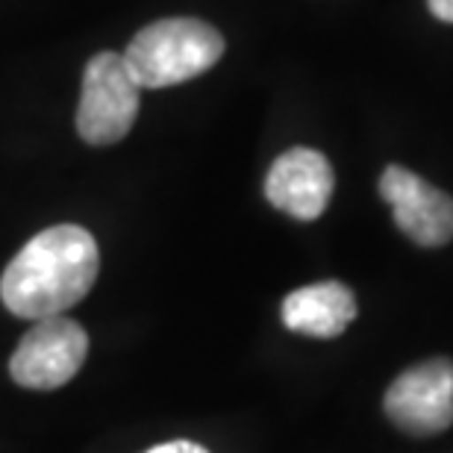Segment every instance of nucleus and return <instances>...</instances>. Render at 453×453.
Listing matches in <instances>:
<instances>
[{"label": "nucleus", "instance_id": "1", "mask_svg": "<svg viewBox=\"0 0 453 453\" xmlns=\"http://www.w3.org/2000/svg\"><path fill=\"white\" fill-rule=\"evenodd\" d=\"M97 268L95 235L77 224H59L18 250L0 280V297L18 319H57L92 292Z\"/></svg>", "mask_w": 453, "mask_h": 453}, {"label": "nucleus", "instance_id": "2", "mask_svg": "<svg viewBox=\"0 0 453 453\" xmlns=\"http://www.w3.org/2000/svg\"><path fill=\"white\" fill-rule=\"evenodd\" d=\"M224 57V35L197 18H165L133 35L124 62L142 88H168L201 77Z\"/></svg>", "mask_w": 453, "mask_h": 453}, {"label": "nucleus", "instance_id": "3", "mask_svg": "<svg viewBox=\"0 0 453 453\" xmlns=\"http://www.w3.org/2000/svg\"><path fill=\"white\" fill-rule=\"evenodd\" d=\"M142 86L135 83L124 53L104 50L88 59L83 95L77 106V130L88 144H115L133 130L142 106Z\"/></svg>", "mask_w": 453, "mask_h": 453}, {"label": "nucleus", "instance_id": "4", "mask_svg": "<svg viewBox=\"0 0 453 453\" xmlns=\"http://www.w3.org/2000/svg\"><path fill=\"white\" fill-rule=\"evenodd\" d=\"M88 357V336L77 321L57 319L35 321L9 359V374L18 386L50 392L77 377Z\"/></svg>", "mask_w": 453, "mask_h": 453}, {"label": "nucleus", "instance_id": "5", "mask_svg": "<svg viewBox=\"0 0 453 453\" xmlns=\"http://www.w3.org/2000/svg\"><path fill=\"white\" fill-rule=\"evenodd\" d=\"M383 410L412 436H436L453 424V362L427 359L388 386Z\"/></svg>", "mask_w": 453, "mask_h": 453}, {"label": "nucleus", "instance_id": "6", "mask_svg": "<svg viewBox=\"0 0 453 453\" xmlns=\"http://www.w3.org/2000/svg\"><path fill=\"white\" fill-rule=\"evenodd\" d=\"M380 195L392 206L395 224L421 248H441L453 239V197L410 168L388 165L380 177Z\"/></svg>", "mask_w": 453, "mask_h": 453}, {"label": "nucleus", "instance_id": "7", "mask_svg": "<svg viewBox=\"0 0 453 453\" xmlns=\"http://www.w3.org/2000/svg\"><path fill=\"white\" fill-rule=\"evenodd\" d=\"M333 186V165L312 148H292L274 159L265 177V197L280 212L297 221H315L327 210Z\"/></svg>", "mask_w": 453, "mask_h": 453}, {"label": "nucleus", "instance_id": "8", "mask_svg": "<svg viewBox=\"0 0 453 453\" xmlns=\"http://www.w3.org/2000/svg\"><path fill=\"white\" fill-rule=\"evenodd\" d=\"M353 319H357V297L336 280L301 286L283 301L286 327L312 339H336L350 327Z\"/></svg>", "mask_w": 453, "mask_h": 453}, {"label": "nucleus", "instance_id": "9", "mask_svg": "<svg viewBox=\"0 0 453 453\" xmlns=\"http://www.w3.org/2000/svg\"><path fill=\"white\" fill-rule=\"evenodd\" d=\"M144 453H210V450L201 448V445H195V441L180 439V441H165V445H157V448H150V450H144Z\"/></svg>", "mask_w": 453, "mask_h": 453}, {"label": "nucleus", "instance_id": "10", "mask_svg": "<svg viewBox=\"0 0 453 453\" xmlns=\"http://www.w3.org/2000/svg\"><path fill=\"white\" fill-rule=\"evenodd\" d=\"M427 4H430L433 15H436L439 21L453 24V0H427Z\"/></svg>", "mask_w": 453, "mask_h": 453}]
</instances>
